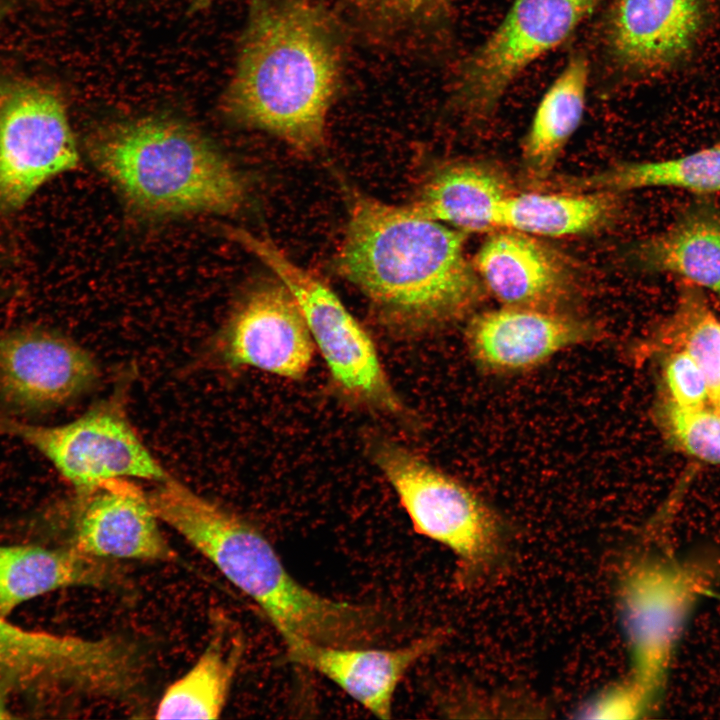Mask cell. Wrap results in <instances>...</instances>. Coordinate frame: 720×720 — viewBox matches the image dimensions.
Wrapping results in <instances>:
<instances>
[{"label":"cell","mask_w":720,"mask_h":720,"mask_svg":"<svg viewBox=\"0 0 720 720\" xmlns=\"http://www.w3.org/2000/svg\"><path fill=\"white\" fill-rule=\"evenodd\" d=\"M349 208L337 269L386 316L427 327L456 320L480 301L484 286L465 256V232L362 194Z\"/></svg>","instance_id":"obj_1"},{"label":"cell","mask_w":720,"mask_h":720,"mask_svg":"<svg viewBox=\"0 0 720 720\" xmlns=\"http://www.w3.org/2000/svg\"><path fill=\"white\" fill-rule=\"evenodd\" d=\"M340 76L328 17L309 0H253L224 111L301 151L319 147Z\"/></svg>","instance_id":"obj_2"},{"label":"cell","mask_w":720,"mask_h":720,"mask_svg":"<svg viewBox=\"0 0 720 720\" xmlns=\"http://www.w3.org/2000/svg\"><path fill=\"white\" fill-rule=\"evenodd\" d=\"M148 493L159 520L209 560L263 611L282 640L367 646L384 622L371 607L327 598L298 582L246 519L168 477Z\"/></svg>","instance_id":"obj_3"},{"label":"cell","mask_w":720,"mask_h":720,"mask_svg":"<svg viewBox=\"0 0 720 720\" xmlns=\"http://www.w3.org/2000/svg\"><path fill=\"white\" fill-rule=\"evenodd\" d=\"M86 150L128 204L153 217L232 213L245 197L231 163L193 128L161 117L112 124Z\"/></svg>","instance_id":"obj_4"},{"label":"cell","mask_w":720,"mask_h":720,"mask_svg":"<svg viewBox=\"0 0 720 720\" xmlns=\"http://www.w3.org/2000/svg\"><path fill=\"white\" fill-rule=\"evenodd\" d=\"M371 454L415 532L453 553L463 583L488 575L502 562L507 530L481 497L399 443L375 441Z\"/></svg>","instance_id":"obj_5"},{"label":"cell","mask_w":720,"mask_h":720,"mask_svg":"<svg viewBox=\"0 0 720 720\" xmlns=\"http://www.w3.org/2000/svg\"><path fill=\"white\" fill-rule=\"evenodd\" d=\"M227 233L270 267L293 295L339 390L359 404L400 415L402 403L371 338L337 295L270 241L240 228Z\"/></svg>","instance_id":"obj_6"},{"label":"cell","mask_w":720,"mask_h":720,"mask_svg":"<svg viewBox=\"0 0 720 720\" xmlns=\"http://www.w3.org/2000/svg\"><path fill=\"white\" fill-rule=\"evenodd\" d=\"M704 576L697 565L664 556L637 558L621 575L618 599L630 679L653 705L688 616L708 588Z\"/></svg>","instance_id":"obj_7"},{"label":"cell","mask_w":720,"mask_h":720,"mask_svg":"<svg viewBox=\"0 0 720 720\" xmlns=\"http://www.w3.org/2000/svg\"><path fill=\"white\" fill-rule=\"evenodd\" d=\"M78 162L61 96L36 80L0 76V215L20 210Z\"/></svg>","instance_id":"obj_8"},{"label":"cell","mask_w":720,"mask_h":720,"mask_svg":"<svg viewBox=\"0 0 720 720\" xmlns=\"http://www.w3.org/2000/svg\"><path fill=\"white\" fill-rule=\"evenodd\" d=\"M0 431L44 456L76 492L109 479L170 477L130 424L113 396L64 424L44 426L0 417Z\"/></svg>","instance_id":"obj_9"},{"label":"cell","mask_w":720,"mask_h":720,"mask_svg":"<svg viewBox=\"0 0 720 720\" xmlns=\"http://www.w3.org/2000/svg\"><path fill=\"white\" fill-rule=\"evenodd\" d=\"M599 0H514L503 21L465 64L463 106L487 116L533 61L560 45Z\"/></svg>","instance_id":"obj_10"},{"label":"cell","mask_w":720,"mask_h":720,"mask_svg":"<svg viewBox=\"0 0 720 720\" xmlns=\"http://www.w3.org/2000/svg\"><path fill=\"white\" fill-rule=\"evenodd\" d=\"M0 615V675L113 699L127 687L134 652L126 637L85 639L29 631Z\"/></svg>","instance_id":"obj_11"},{"label":"cell","mask_w":720,"mask_h":720,"mask_svg":"<svg viewBox=\"0 0 720 720\" xmlns=\"http://www.w3.org/2000/svg\"><path fill=\"white\" fill-rule=\"evenodd\" d=\"M99 374L86 349L53 330L24 326L0 336V396L23 410L64 405L88 391Z\"/></svg>","instance_id":"obj_12"},{"label":"cell","mask_w":720,"mask_h":720,"mask_svg":"<svg viewBox=\"0 0 720 720\" xmlns=\"http://www.w3.org/2000/svg\"><path fill=\"white\" fill-rule=\"evenodd\" d=\"M314 350L306 320L283 283L251 292L216 341L217 355L225 364L291 379L308 371Z\"/></svg>","instance_id":"obj_13"},{"label":"cell","mask_w":720,"mask_h":720,"mask_svg":"<svg viewBox=\"0 0 720 720\" xmlns=\"http://www.w3.org/2000/svg\"><path fill=\"white\" fill-rule=\"evenodd\" d=\"M74 520L72 546L85 555L114 562L178 560L160 530L148 493L127 478L76 492Z\"/></svg>","instance_id":"obj_14"},{"label":"cell","mask_w":720,"mask_h":720,"mask_svg":"<svg viewBox=\"0 0 720 720\" xmlns=\"http://www.w3.org/2000/svg\"><path fill=\"white\" fill-rule=\"evenodd\" d=\"M466 336L470 352L481 367L516 372L601 335L590 322L558 309L502 305L476 315Z\"/></svg>","instance_id":"obj_15"},{"label":"cell","mask_w":720,"mask_h":720,"mask_svg":"<svg viewBox=\"0 0 720 720\" xmlns=\"http://www.w3.org/2000/svg\"><path fill=\"white\" fill-rule=\"evenodd\" d=\"M442 640L440 632H433L395 649L328 646L299 637L283 642L289 661L318 672L374 716L389 719L394 694L403 677L418 661L433 653Z\"/></svg>","instance_id":"obj_16"},{"label":"cell","mask_w":720,"mask_h":720,"mask_svg":"<svg viewBox=\"0 0 720 720\" xmlns=\"http://www.w3.org/2000/svg\"><path fill=\"white\" fill-rule=\"evenodd\" d=\"M705 18V0H618L608 47L624 70L641 75L671 68L692 49Z\"/></svg>","instance_id":"obj_17"},{"label":"cell","mask_w":720,"mask_h":720,"mask_svg":"<svg viewBox=\"0 0 720 720\" xmlns=\"http://www.w3.org/2000/svg\"><path fill=\"white\" fill-rule=\"evenodd\" d=\"M473 266L484 288L504 306L554 310L571 291L572 277L563 258L525 233L494 231Z\"/></svg>","instance_id":"obj_18"},{"label":"cell","mask_w":720,"mask_h":720,"mask_svg":"<svg viewBox=\"0 0 720 720\" xmlns=\"http://www.w3.org/2000/svg\"><path fill=\"white\" fill-rule=\"evenodd\" d=\"M119 590L126 579L114 561L85 555L73 546H0V615L20 604L67 587Z\"/></svg>","instance_id":"obj_19"},{"label":"cell","mask_w":720,"mask_h":720,"mask_svg":"<svg viewBox=\"0 0 720 720\" xmlns=\"http://www.w3.org/2000/svg\"><path fill=\"white\" fill-rule=\"evenodd\" d=\"M646 270L671 273L720 297V208L711 202L689 205L674 223L635 249Z\"/></svg>","instance_id":"obj_20"},{"label":"cell","mask_w":720,"mask_h":720,"mask_svg":"<svg viewBox=\"0 0 720 720\" xmlns=\"http://www.w3.org/2000/svg\"><path fill=\"white\" fill-rule=\"evenodd\" d=\"M512 192L506 177L484 163L463 162L438 171L411 206L421 215L462 232H491L501 203Z\"/></svg>","instance_id":"obj_21"},{"label":"cell","mask_w":720,"mask_h":720,"mask_svg":"<svg viewBox=\"0 0 720 720\" xmlns=\"http://www.w3.org/2000/svg\"><path fill=\"white\" fill-rule=\"evenodd\" d=\"M207 645L193 666L163 693L158 719H215L223 712L244 652L240 631L224 616H214Z\"/></svg>","instance_id":"obj_22"},{"label":"cell","mask_w":720,"mask_h":720,"mask_svg":"<svg viewBox=\"0 0 720 720\" xmlns=\"http://www.w3.org/2000/svg\"><path fill=\"white\" fill-rule=\"evenodd\" d=\"M589 76V63L574 55L542 97L522 144L525 176L546 179L581 123Z\"/></svg>","instance_id":"obj_23"},{"label":"cell","mask_w":720,"mask_h":720,"mask_svg":"<svg viewBox=\"0 0 720 720\" xmlns=\"http://www.w3.org/2000/svg\"><path fill=\"white\" fill-rule=\"evenodd\" d=\"M614 193L510 194L501 203L497 224L532 236L566 237L594 231L615 215Z\"/></svg>","instance_id":"obj_24"},{"label":"cell","mask_w":720,"mask_h":720,"mask_svg":"<svg viewBox=\"0 0 720 720\" xmlns=\"http://www.w3.org/2000/svg\"><path fill=\"white\" fill-rule=\"evenodd\" d=\"M670 350L687 353L702 371L709 407L720 413V319L699 287L681 281L673 313L637 350L645 357Z\"/></svg>","instance_id":"obj_25"},{"label":"cell","mask_w":720,"mask_h":720,"mask_svg":"<svg viewBox=\"0 0 720 720\" xmlns=\"http://www.w3.org/2000/svg\"><path fill=\"white\" fill-rule=\"evenodd\" d=\"M591 191L626 192L650 187H676L698 193L720 191V145L661 161L628 162L585 178Z\"/></svg>","instance_id":"obj_26"},{"label":"cell","mask_w":720,"mask_h":720,"mask_svg":"<svg viewBox=\"0 0 720 720\" xmlns=\"http://www.w3.org/2000/svg\"><path fill=\"white\" fill-rule=\"evenodd\" d=\"M655 417L668 444L703 463L720 465V413L710 407L678 408L658 401Z\"/></svg>","instance_id":"obj_27"},{"label":"cell","mask_w":720,"mask_h":720,"mask_svg":"<svg viewBox=\"0 0 720 720\" xmlns=\"http://www.w3.org/2000/svg\"><path fill=\"white\" fill-rule=\"evenodd\" d=\"M661 356V399L682 409L709 407L705 377L682 350L666 351Z\"/></svg>","instance_id":"obj_28"},{"label":"cell","mask_w":720,"mask_h":720,"mask_svg":"<svg viewBox=\"0 0 720 720\" xmlns=\"http://www.w3.org/2000/svg\"><path fill=\"white\" fill-rule=\"evenodd\" d=\"M653 707L637 684L629 679L602 690L580 711L583 718L634 719Z\"/></svg>","instance_id":"obj_29"},{"label":"cell","mask_w":720,"mask_h":720,"mask_svg":"<svg viewBox=\"0 0 720 720\" xmlns=\"http://www.w3.org/2000/svg\"><path fill=\"white\" fill-rule=\"evenodd\" d=\"M451 0H385L387 7L406 19H433L449 8Z\"/></svg>","instance_id":"obj_30"},{"label":"cell","mask_w":720,"mask_h":720,"mask_svg":"<svg viewBox=\"0 0 720 720\" xmlns=\"http://www.w3.org/2000/svg\"><path fill=\"white\" fill-rule=\"evenodd\" d=\"M214 0H192L190 5V11L191 12H199L203 11L207 7H209Z\"/></svg>","instance_id":"obj_31"},{"label":"cell","mask_w":720,"mask_h":720,"mask_svg":"<svg viewBox=\"0 0 720 720\" xmlns=\"http://www.w3.org/2000/svg\"><path fill=\"white\" fill-rule=\"evenodd\" d=\"M704 595H706V596H713V597H715L716 599L720 600V594L715 593L714 591H712V590L709 589V588L706 589Z\"/></svg>","instance_id":"obj_32"},{"label":"cell","mask_w":720,"mask_h":720,"mask_svg":"<svg viewBox=\"0 0 720 720\" xmlns=\"http://www.w3.org/2000/svg\"><path fill=\"white\" fill-rule=\"evenodd\" d=\"M1 18H2V8L0 6V21H1Z\"/></svg>","instance_id":"obj_33"}]
</instances>
